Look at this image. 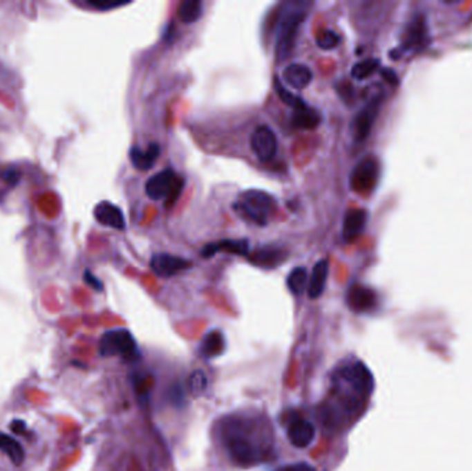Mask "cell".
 I'll return each mask as SVG.
<instances>
[{
  "mask_svg": "<svg viewBox=\"0 0 472 471\" xmlns=\"http://www.w3.org/2000/svg\"><path fill=\"white\" fill-rule=\"evenodd\" d=\"M0 451L15 465H22L25 459V452L21 444L11 436L0 433Z\"/></svg>",
  "mask_w": 472,
  "mask_h": 471,
  "instance_id": "20",
  "label": "cell"
},
{
  "mask_svg": "<svg viewBox=\"0 0 472 471\" xmlns=\"http://www.w3.org/2000/svg\"><path fill=\"white\" fill-rule=\"evenodd\" d=\"M368 223V213L364 209H351L346 213L343 223V238L346 242L355 241Z\"/></svg>",
  "mask_w": 472,
  "mask_h": 471,
  "instance_id": "11",
  "label": "cell"
},
{
  "mask_svg": "<svg viewBox=\"0 0 472 471\" xmlns=\"http://www.w3.org/2000/svg\"><path fill=\"white\" fill-rule=\"evenodd\" d=\"M84 281H86V284H88L93 289H95V290H102V284H101V281L97 279L90 271H86V273H84Z\"/></svg>",
  "mask_w": 472,
  "mask_h": 471,
  "instance_id": "30",
  "label": "cell"
},
{
  "mask_svg": "<svg viewBox=\"0 0 472 471\" xmlns=\"http://www.w3.org/2000/svg\"><path fill=\"white\" fill-rule=\"evenodd\" d=\"M159 155H160V147L156 142H152L145 149H141L138 147L131 148L130 160L135 169L148 170L155 165Z\"/></svg>",
  "mask_w": 472,
  "mask_h": 471,
  "instance_id": "15",
  "label": "cell"
},
{
  "mask_svg": "<svg viewBox=\"0 0 472 471\" xmlns=\"http://www.w3.org/2000/svg\"><path fill=\"white\" fill-rule=\"evenodd\" d=\"M279 471H315V469L311 468L307 463H300V465H293V466L283 468V469H281Z\"/></svg>",
  "mask_w": 472,
  "mask_h": 471,
  "instance_id": "31",
  "label": "cell"
},
{
  "mask_svg": "<svg viewBox=\"0 0 472 471\" xmlns=\"http://www.w3.org/2000/svg\"><path fill=\"white\" fill-rule=\"evenodd\" d=\"M228 448L232 458L240 465H252L257 459L254 447L243 437L231 438Z\"/></svg>",
  "mask_w": 472,
  "mask_h": 471,
  "instance_id": "17",
  "label": "cell"
},
{
  "mask_svg": "<svg viewBox=\"0 0 472 471\" xmlns=\"http://www.w3.org/2000/svg\"><path fill=\"white\" fill-rule=\"evenodd\" d=\"M100 354L102 357H122L131 360L137 357V343L126 329H113L102 335L100 340Z\"/></svg>",
  "mask_w": 472,
  "mask_h": 471,
  "instance_id": "4",
  "label": "cell"
},
{
  "mask_svg": "<svg viewBox=\"0 0 472 471\" xmlns=\"http://www.w3.org/2000/svg\"><path fill=\"white\" fill-rule=\"evenodd\" d=\"M292 120H293V124L299 129L314 130L321 123V115L318 111H315L314 108L304 104L303 107L294 109Z\"/></svg>",
  "mask_w": 472,
  "mask_h": 471,
  "instance_id": "19",
  "label": "cell"
},
{
  "mask_svg": "<svg viewBox=\"0 0 472 471\" xmlns=\"http://www.w3.org/2000/svg\"><path fill=\"white\" fill-rule=\"evenodd\" d=\"M11 430H12V433H15V434H22V433H25V423L23 422H21V421H14L12 423H11Z\"/></svg>",
  "mask_w": 472,
  "mask_h": 471,
  "instance_id": "32",
  "label": "cell"
},
{
  "mask_svg": "<svg viewBox=\"0 0 472 471\" xmlns=\"http://www.w3.org/2000/svg\"><path fill=\"white\" fill-rule=\"evenodd\" d=\"M347 302H348V306L351 307L352 311L366 313V311H370L375 308L377 297L372 289H369L364 285H354L348 290Z\"/></svg>",
  "mask_w": 472,
  "mask_h": 471,
  "instance_id": "9",
  "label": "cell"
},
{
  "mask_svg": "<svg viewBox=\"0 0 472 471\" xmlns=\"http://www.w3.org/2000/svg\"><path fill=\"white\" fill-rule=\"evenodd\" d=\"M379 66H380L379 59L368 58V59H364V61L357 62V64L352 66L351 75H352V77H355V79H358V80H364V79L370 77V76L379 69Z\"/></svg>",
  "mask_w": 472,
  "mask_h": 471,
  "instance_id": "24",
  "label": "cell"
},
{
  "mask_svg": "<svg viewBox=\"0 0 472 471\" xmlns=\"http://www.w3.org/2000/svg\"><path fill=\"white\" fill-rule=\"evenodd\" d=\"M223 351H224V336L218 331L210 332L202 343V353L205 354V357L211 358V357L220 355Z\"/></svg>",
  "mask_w": 472,
  "mask_h": 471,
  "instance_id": "21",
  "label": "cell"
},
{
  "mask_svg": "<svg viewBox=\"0 0 472 471\" xmlns=\"http://www.w3.org/2000/svg\"><path fill=\"white\" fill-rule=\"evenodd\" d=\"M207 386V379L206 375L202 371H196L191 375L189 378V389L193 394H200L205 391Z\"/></svg>",
  "mask_w": 472,
  "mask_h": 471,
  "instance_id": "28",
  "label": "cell"
},
{
  "mask_svg": "<svg viewBox=\"0 0 472 471\" xmlns=\"http://www.w3.org/2000/svg\"><path fill=\"white\" fill-rule=\"evenodd\" d=\"M286 257H287V253L283 252L282 249L264 248V249L254 252L250 257V261L263 268H274L278 264H281L283 260H286Z\"/></svg>",
  "mask_w": 472,
  "mask_h": 471,
  "instance_id": "18",
  "label": "cell"
},
{
  "mask_svg": "<svg viewBox=\"0 0 472 471\" xmlns=\"http://www.w3.org/2000/svg\"><path fill=\"white\" fill-rule=\"evenodd\" d=\"M424 32H426L424 19L416 18L415 21H412V24L408 29V35H406V41H405L406 46H417L422 41Z\"/></svg>",
  "mask_w": 472,
  "mask_h": 471,
  "instance_id": "26",
  "label": "cell"
},
{
  "mask_svg": "<svg viewBox=\"0 0 472 471\" xmlns=\"http://www.w3.org/2000/svg\"><path fill=\"white\" fill-rule=\"evenodd\" d=\"M287 437L292 445H294L296 448H307L314 441L315 427L307 421L297 419L290 423Z\"/></svg>",
  "mask_w": 472,
  "mask_h": 471,
  "instance_id": "12",
  "label": "cell"
},
{
  "mask_svg": "<svg viewBox=\"0 0 472 471\" xmlns=\"http://www.w3.org/2000/svg\"><path fill=\"white\" fill-rule=\"evenodd\" d=\"M307 11L300 8H290L283 12L278 24L276 32V57L279 61L286 59L294 48L299 30L305 19Z\"/></svg>",
  "mask_w": 472,
  "mask_h": 471,
  "instance_id": "2",
  "label": "cell"
},
{
  "mask_svg": "<svg viewBox=\"0 0 472 471\" xmlns=\"http://www.w3.org/2000/svg\"><path fill=\"white\" fill-rule=\"evenodd\" d=\"M340 41H341L340 35L332 29L319 30V33L317 35V44L323 50L336 48L340 44Z\"/></svg>",
  "mask_w": 472,
  "mask_h": 471,
  "instance_id": "25",
  "label": "cell"
},
{
  "mask_svg": "<svg viewBox=\"0 0 472 471\" xmlns=\"http://www.w3.org/2000/svg\"><path fill=\"white\" fill-rule=\"evenodd\" d=\"M234 209L242 217L258 225H265L275 213L276 203L270 194L260 190H249L239 196Z\"/></svg>",
  "mask_w": 472,
  "mask_h": 471,
  "instance_id": "1",
  "label": "cell"
},
{
  "mask_svg": "<svg viewBox=\"0 0 472 471\" xmlns=\"http://www.w3.org/2000/svg\"><path fill=\"white\" fill-rule=\"evenodd\" d=\"M275 87H276V91H278L281 100H282L285 104H287L289 107H292L293 109H297V108H300V107H303V105L305 104V102L303 101V98H300L299 95H294L292 91L286 90V89L283 87V84H281L278 80L275 82Z\"/></svg>",
  "mask_w": 472,
  "mask_h": 471,
  "instance_id": "27",
  "label": "cell"
},
{
  "mask_svg": "<svg viewBox=\"0 0 472 471\" xmlns=\"http://www.w3.org/2000/svg\"><path fill=\"white\" fill-rule=\"evenodd\" d=\"M95 220L109 228L123 231L126 228V220L123 212L111 202H101L94 209Z\"/></svg>",
  "mask_w": 472,
  "mask_h": 471,
  "instance_id": "10",
  "label": "cell"
},
{
  "mask_svg": "<svg viewBox=\"0 0 472 471\" xmlns=\"http://www.w3.org/2000/svg\"><path fill=\"white\" fill-rule=\"evenodd\" d=\"M328 275H329V261L328 260H319L311 274V278L308 281V296L311 299H318L326 286V281H328Z\"/></svg>",
  "mask_w": 472,
  "mask_h": 471,
  "instance_id": "16",
  "label": "cell"
},
{
  "mask_svg": "<svg viewBox=\"0 0 472 471\" xmlns=\"http://www.w3.org/2000/svg\"><path fill=\"white\" fill-rule=\"evenodd\" d=\"M252 149L261 162H270L278 152V140L272 129L265 124L256 127L252 134Z\"/></svg>",
  "mask_w": 472,
  "mask_h": 471,
  "instance_id": "7",
  "label": "cell"
},
{
  "mask_svg": "<svg viewBox=\"0 0 472 471\" xmlns=\"http://www.w3.org/2000/svg\"><path fill=\"white\" fill-rule=\"evenodd\" d=\"M383 95H376L373 97L355 116L354 123H352V133L354 138L358 142H362L368 138V136L372 131V127L375 124V120L379 115L380 105H381Z\"/></svg>",
  "mask_w": 472,
  "mask_h": 471,
  "instance_id": "6",
  "label": "cell"
},
{
  "mask_svg": "<svg viewBox=\"0 0 472 471\" xmlns=\"http://www.w3.org/2000/svg\"><path fill=\"white\" fill-rule=\"evenodd\" d=\"M307 270L303 267H296L287 277V286L294 295H301L305 288H308Z\"/></svg>",
  "mask_w": 472,
  "mask_h": 471,
  "instance_id": "23",
  "label": "cell"
},
{
  "mask_svg": "<svg viewBox=\"0 0 472 471\" xmlns=\"http://www.w3.org/2000/svg\"><path fill=\"white\" fill-rule=\"evenodd\" d=\"M217 252H227L231 255L246 256L249 252V242L246 239H224L216 243L206 245L200 253L203 257H211Z\"/></svg>",
  "mask_w": 472,
  "mask_h": 471,
  "instance_id": "14",
  "label": "cell"
},
{
  "mask_svg": "<svg viewBox=\"0 0 472 471\" xmlns=\"http://www.w3.org/2000/svg\"><path fill=\"white\" fill-rule=\"evenodd\" d=\"M191 267V263L182 257H177L173 255H167V253H160V255H155L151 259V268L152 271L163 278L167 277H173L187 268Z\"/></svg>",
  "mask_w": 472,
  "mask_h": 471,
  "instance_id": "8",
  "label": "cell"
},
{
  "mask_svg": "<svg viewBox=\"0 0 472 471\" xmlns=\"http://www.w3.org/2000/svg\"><path fill=\"white\" fill-rule=\"evenodd\" d=\"M91 7L97 8V10H111V8H116L120 6H124L127 1H116V0H88L87 1Z\"/></svg>",
  "mask_w": 472,
  "mask_h": 471,
  "instance_id": "29",
  "label": "cell"
},
{
  "mask_svg": "<svg viewBox=\"0 0 472 471\" xmlns=\"http://www.w3.org/2000/svg\"><path fill=\"white\" fill-rule=\"evenodd\" d=\"M282 77L287 83V86L296 90H303L307 86H310V83L314 79V75H312V71L307 65L292 64L285 68Z\"/></svg>",
  "mask_w": 472,
  "mask_h": 471,
  "instance_id": "13",
  "label": "cell"
},
{
  "mask_svg": "<svg viewBox=\"0 0 472 471\" xmlns=\"http://www.w3.org/2000/svg\"><path fill=\"white\" fill-rule=\"evenodd\" d=\"M184 188V178L174 170L164 169L152 176L145 184L147 195L153 201L166 199V206H173Z\"/></svg>",
  "mask_w": 472,
  "mask_h": 471,
  "instance_id": "3",
  "label": "cell"
},
{
  "mask_svg": "<svg viewBox=\"0 0 472 471\" xmlns=\"http://www.w3.org/2000/svg\"><path fill=\"white\" fill-rule=\"evenodd\" d=\"M200 15H202L200 0H185L178 7V17L184 24H192L198 21Z\"/></svg>",
  "mask_w": 472,
  "mask_h": 471,
  "instance_id": "22",
  "label": "cell"
},
{
  "mask_svg": "<svg viewBox=\"0 0 472 471\" xmlns=\"http://www.w3.org/2000/svg\"><path fill=\"white\" fill-rule=\"evenodd\" d=\"M380 177V163L375 156L364 158L351 173V188L358 194H369L375 190Z\"/></svg>",
  "mask_w": 472,
  "mask_h": 471,
  "instance_id": "5",
  "label": "cell"
}]
</instances>
